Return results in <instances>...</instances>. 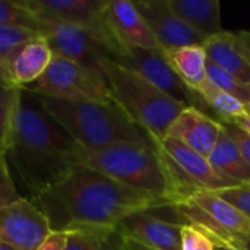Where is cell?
<instances>
[{
	"mask_svg": "<svg viewBox=\"0 0 250 250\" xmlns=\"http://www.w3.org/2000/svg\"><path fill=\"white\" fill-rule=\"evenodd\" d=\"M32 202L48 220L51 231L64 233L81 229L117 230L125 218L138 211L167 208L149 193L83 166H75Z\"/></svg>",
	"mask_w": 250,
	"mask_h": 250,
	"instance_id": "1",
	"label": "cell"
},
{
	"mask_svg": "<svg viewBox=\"0 0 250 250\" xmlns=\"http://www.w3.org/2000/svg\"><path fill=\"white\" fill-rule=\"evenodd\" d=\"M79 148L42 107L37 94L21 88L4 160L29 201L66 177L75 167Z\"/></svg>",
	"mask_w": 250,
	"mask_h": 250,
	"instance_id": "2",
	"label": "cell"
},
{
	"mask_svg": "<svg viewBox=\"0 0 250 250\" xmlns=\"http://www.w3.org/2000/svg\"><path fill=\"white\" fill-rule=\"evenodd\" d=\"M37 97L82 149H100L120 144L157 146L116 101H66L38 94Z\"/></svg>",
	"mask_w": 250,
	"mask_h": 250,
	"instance_id": "3",
	"label": "cell"
},
{
	"mask_svg": "<svg viewBox=\"0 0 250 250\" xmlns=\"http://www.w3.org/2000/svg\"><path fill=\"white\" fill-rule=\"evenodd\" d=\"M73 164L92 168L126 186L146 192L164 207H173L180 201L168 164L157 146L120 144L100 149L79 148Z\"/></svg>",
	"mask_w": 250,
	"mask_h": 250,
	"instance_id": "4",
	"label": "cell"
},
{
	"mask_svg": "<svg viewBox=\"0 0 250 250\" xmlns=\"http://www.w3.org/2000/svg\"><path fill=\"white\" fill-rule=\"evenodd\" d=\"M105 81L116 104L155 144L167 136L173 122L189 107L114 62L107 69Z\"/></svg>",
	"mask_w": 250,
	"mask_h": 250,
	"instance_id": "5",
	"label": "cell"
},
{
	"mask_svg": "<svg viewBox=\"0 0 250 250\" xmlns=\"http://www.w3.org/2000/svg\"><path fill=\"white\" fill-rule=\"evenodd\" d=\"M179 221L207 234L242 245L250 242V218L214 192H195L171 207Z\"/></svg>",
	"mask_w": 250,
	"mask_h": 250,
	"instance_id": "6",
	"label": "cell"
},
{
	"mask_svg": "<svg viewBox=\"0 0 250 250\" xmlns=\"http://www.w3.org/2000/svg\"><path fill=\"white\" fill-rule=\"evenodd\" d=\"M40 19V35L48 42L53 56L67 59L105 79L108 66L113 63L107 48L85 28L44 15Z\"/></svg>",
	"mask_w": 250,
	"mask_h": 250,
	"instance_id": "7",
	"label": "cell"
},
{
	"mask_svg": "<svg viewBox=\"0 0 250 250\" xmlns=\"http://www.w3.org/2000/svg\"><path fill=\"white\" fill-rule=\"evenodd\" d=\"M25 89L66 101H114L104 78L62 57H54L44 75Z\"/></svg>",
	"mask_w": 250,
	"mask_h": 250,
	"instance_id": "8",
	"label": "cell"
},
{
	"mask_svg": "<svg viewBox=\"0 0 250 250\" xmlns=\"http://www.w3.org/2000/svg\"><path fill=\"white\" fill-rule=\"evenodd\" d=\"M157 148L168 164L180 201L195 192L218 193L224 189L239 186L237 183L221 177L212 168L207 157L171 136H166L157 144Z\"/></svg>",
	"mask_w": 250,
	"mask_h": 250,
	"instance_id": "9",
	"label": "cell"
},
{
	"mask_svg": "<svg viewBox=\"0 0 250 250\" xmlns=\"http://www.w3.org/2000/svg\"><path fill=\"white\" fill-rule=\"evenodd\" d=\"M35 15L50 16L85 28L107 48L114 62L120 47L114 41L107 22L105 7L108 0H22Z\"/></svg>",
	"mask_w": 250,
	"mask_h": 250,
	"instance_id": "10",
	"label": "cell"
},
{
	"mask_svg": "<svg viewBox=\"0 0 250 250\" xmlns=\"http://www.w3.org/2000/svg\"><path fill=\"white\" fill-rule=\"evenodd\" d=\"M51 233L48 220L28 198L0 208V243L3 245L15 250H38Z\"/></svg>",
	"mask_w": 250,
	"mask_h": 250,
	"instance_id": "11",
	"label": "cell"
},
{
	"mask_svg": "<svg viewBox=\"0 0 250 250\" xmlns=\"http://www.w3.org/2000/svg\"><path fill=\"white\" fill-rule=\"evenodd\" d=\"M114 63L138 73L177 101H182L189 107H198V97L176 75L164 51L122 48L116 54Z\"/></svg>",
	"mask_w": 250,
	"mask_h": 250,
	"instance_id": "12",
	"label": "cell"
},
{
	"mask_svg": "<svg viewBox=\"0 0 250 250\" xmlns=\"http://www.w3.org/2000/svg\"><path fill=\"white\" fill-rule=\"evenodd\" d=\"M135 4L163 51L204 44L205 40L170 7L167 0H138Z\"/></svg>",
	"mask_w": 250,
	"mask_h": 250,
	"instance_id": "13",
	"label": "cell"
},
{
	"mask_svg": "<svg viewBox=\"0 0 250 250\" xmlns=\"http://www.w3.org/2000/svg\"><path fill=\"white\" fill-rule=\"evenodd\" d=\"M152 211L144 209L129 215L116 231L152 250H182V223L161 218Z\"/></svg>",
	"mask_w": 250,
	"mask_h": 250,
	"instance_id": "14",
	"label": "cell"
},
{
	"mask_svg": "<svg viewBox=\"0 0 250 250\" xmlns=\"http://www.w3.org/2000/svg\"><path fill=\"white\" fill-rule=\"evenodd\" d=\"M105 22L120 50L144 48L151 51H163L135 1H108L105 7Z\"/></svg>",
	"mask_w": 250,
	"mask_h": 250,
	"instance_id": "15",
	"label": "cell"
},
{
	"mask_svg": "<svg viewBox=\"0 0 250 250\" xmlns=\"http://www.w3.org/2000/svg\"><path fill=\"white\" fill-rule=\"evenodd\" d=\"M221 132V123L209 117L199 107H186L173 122L167 136H171L186 146L208 158Z\"/></svg>",
	"mask_w": 250,
	"mask_h": 250,
	"instance_id": "16",
	"label": "cell"
},
{
	"mask_svg": "<svg viewBox=\"0 0 250 250\" xmlns=\"http://www.w3.org/2000/svg\"><path fill=\"white\" fill-rule=\"evenodd\" d=\"M53 59L48 42L38 35L16 50L7 63V72L16 88H28L44 75Z\"/></svg>",
	"mask_w": 250,
	"mask_h": 250,
	"instance_id": "17",
	"label": "cell"
},
{
	"mask_svg": "<svg viewBox=\"0 0 250 250\" xmlns=\"http://www.w3.org/2000/svg\"><path fill=\"white\" fill-rule=\"evenodd\" d=\"M170 7L204 40L223 32L218 0H167Z\"/></svg>",
	"mask_w": 250,
	"mask_h": 250,
	"instance_id": "18",
	"label": "cell"
},
{
	"mask_svg": "<svg viewBox=\"0 0 250 250\" xmlns=\"http://www.w3.org/2000/svg\"><path fill=\"white\" fill-rule=\"evenodd\" d=\"M202 47L209 62L250 85V63L240 51L234 32L223 31L215 34L207 38Z\"/></svg>",
	"mask_w": 250,
	"mask_h": 250,
	"instance_id": "19",
	"label": "cell"
},
{
	"mask_svg": "<svg viewBox=\"0 0 250 250\" xmlns=\"http://www.w3.org/2000/svg\"><path fill=\"white\" fill-rule=\"evenodd\" d=\"M208 161L212 168L224 179L237 185H250V167L237 144L226 132L221 125L218 141L208 155Z\"/></svg>",
	"mask_w": 250,
	"mask_h": 250,
	"instance_id": "20",
	"label": "cell"
},
{
	"mask_svg": "<svg viewBox=\"0 0 250 250\" xmlns=\"http://www.w3.org/2000/svg\"><path fill=\"white\" fill-rule=\"evenodd\" d=\"M168 63L182 82L196 95L207 78L208 57L202 45H186L164 51Z\"/></svg>",
	"mask_w": 250,
	"mask_h": 250,
	"instance_id": "21",
	"label": "cell"
},
{
	"mask_svg": "<svg viewBox=\"0 0 250 250\" xmlns=\"http://www.w3.org/2000/svg\"><path fill=\"white\" fill-rule=\"evenodd\" d=\"M196 97L198 104H207L217 116L220 123H236L249 113V107L246 104H243L236 97L218 89L209 81L204 83Z\"/></svg>",
	"mask_w": 250,
	"mask_h": 250,
	"instance_id": "22",
	"label": "cell"
},
{
	"mask_svg": "<svg viewBox=\"0 0 250 250\" xmlns=\"http://www.w3.org/2000/svg\"><path fill=\"white\" fill-rule=\"evenodd\" d=\"M64 250H122V237L116 230H72L66 233Z\"/></svg>",
	"mask_w": 250,
	"mask_h": 250,
	"instance_id": "23",
	"label": "cell"
},
{
	"mask_svg": "<svg viewBox=\"0 0 250 250\" xmlns=\"http://www.w3.org/2000/svg\"><path fill=\"white\" fill-rule=\"evenodd\" d=\"M0 26L19 28L40 34L41 23L22 0H0Z\"/></svg>",
	"mask_w": 250,
	"mask_h": 250,
	"instance_id": "24",
	"label": "cell"
},
{
	"mask_svg": "<svg viewBox=\"0 0 250 250\" xmlns=\"http://www.w3.org/2000/svg\"><path fill=\"white\" fill-rule=\"evenodd\" d=\"M207 78L218 89L236 97L237 100H240L248 107L250 105V85L243 82L242 79H239L236 75L221 69L220 66H217L215 63L208 60V63H207Z\"/></svg>",
	"mask_w": 250,
	"mask_h": 250,
	"instance_id": "25",
	"label": "cell"
},
{
	"mask_svg": "<svg viewBox=\"0 0 250 250\" xmlns=\"http://www.w3.org/2000/svg\"><path fill=\"white\" fill-rule=\"evenodd\" d=\"M19 89L0 86V157H4L9 145Z\"/></svg>",
	"mask_w": 250,
	"mask_h": 250,
	"instance_id": "26",
	"label": "cell"
},
{
	"mask_svg": "<svg viewBox=\"0 0 250 250\" xmlns=\"http://www.w3.org/2000/svg\"><path fill=\"white\" fill-rule=\"evenodd\" d=\"M32 31L19 29V28H9L0 26V64L7 69V63L10 57L16 53V50L23 45L26 41L38 37Z\"/></svg>",
	"mask_w": 250,
	"mask_h": 250,
	"instance_id": "27",
	"label": "cell"
},
{
	"mask_svg": "<svg viewBox=\"0 0 250 250\" xmlns=\"http://www.w3.org/2000/svg\"><path fill=\"white\" fill-rule=\"evenodd\" d=\"M182 250H214V243L199 227L182 223Z\"/></svg>",
	"mask_w": 250,
	"mask_h": 250,
	"instance_id": "28",
	"label": "cell"
},
{
	"mask_svg": "<svg viewBox=\"0 0 250 250\" xmlns=\"http://www.w3.org/2000/svg\"><path fill=\"white\" fill-rule=\"evenodd\" d=\"M22 196L18 193L15 179L10 174V170L7 167V163L4 157H0V208L6 207Z\"/></svg>",
	"mask_w": 250,
	"mask_h": 250,
	"instance_id": "29",
	"label": "cell"
},
{
	"mask_svg": "<svg viewBox=\"0 0 250 250\" xmlns=\"http://www.w3.org/2000/svg\"><path fill=\"white\" fill-rule=\"evenodd\" d=\"M218 195L237 207L246 217L250 218V185H239L236 188L224 189Z\"/></svg>",
	"mask_w": 250,
	"mask_h": 250,
	"instance_id": "30",
	"label": "cell"
},
{
	"mask_svg": "<svg viewBox=\"0 0 250 250\" xmlns=\"http://www.w3.org/2000/svg\"><path fill=\"white\" fill-rule=\"evenodd\" d=\"M221 125L226 129V132L233 138V141L237 144L240 152L243 154L246 163L250 167V135H248L245 130H242L239 126H236L233 123H221Z\"/></svg>",
	"mask_w": 250,
	"mask_h": 250,
	"instance_id": "31",
	"label": "cell"
},
{
	"mask_svg": "<svg viewBox=\"0 0 250 250\" xmlns=\"http://www.w3.org/2000/svg\"><path fill=\"white\" fill-rule=\"evenodd\" d=\"M66 245V233L64 231H53L48 239L38 248V250H64Z\"/></svg>",
	"mask_w": 250,
	"mask_h": 250,
	"instance_id": "32",
	"label": "cell"
},
{
	"mask_svg": "<svg viewBox=\"0 0 250 250\" xmlns=\"http://www.w3.org/2000/svg\"><path fill=\"white\" fill-rule=\"evenodd\" d=\"M234 34H236V40H237V45L240 51L250 63V31H239Z\"/></svg>",
	"mask_w": 250,
	"mask_h": 250,
	"instance_id": "33",
	"label": "cell"
},
{
	"mask_svg": "<svg viewBox=\"0 0 250 250\" xmlns=\"http://www.w3.org/2000/svg\"><path fill=\"white\" fill-rule=\"evenodd\" d=\"M214 243V250H243L242 248H239L237 245L231 243V242H227V240H223V239H218L215 236H211L208 234Z\"/></svg>",
	"mask_w": 250,
	"mask_h": 250,
	"instance_id": "34",
	"label": "cell"
},
{
	"mask_svg": "<svg viewBox=\"0 0 250 250\" xmlns=\"http://www.w3.org/2000/svg\"><path fill=\"white\" fill-rule=\"evenodd\" d=\"M122 237V236H120ZM122 250H152L135 240H130V239H125L122 237Z\"/></svg>",
	"mask_w": 250,
	"mask_h": 250,
	"instance_id": "35",
	"label": "cell"
},
{
	"mask_svg": "<svg viewBox=\"0 0 250 250\" xmlns=\"http://www.w3.org/2000/svg\"><path fill=\"white\" fill-rule=\"evenodd\" d=\"M0 86H4V88H16L15 83L12 82V78L7 72V69L4 66L0 64Z\"/></svg>",
	"mask_w": 250,
	"mask_h": 250,
	"instance_id": "36",
	"label": "cell"
},
{
	"mask_svg": "<svg viewBox=\"0 0 250 250\" xmlns=\"http://www.w3.org/2000/svg\"><path fill=\"white\" fill-rule=\"evenodd\" d=\"M233 125L239 126L242 130H245L248 135H250V110H249V113H248L243 119H240L239 122H236V123H233Z\"/></svg>",
	"mask_w": 250,
	"mask_h": 250,
	"instance_id": "37",
	"label": "cell"
},
{
	"mask_svg": "<svg viewBox=\"0 0 250 250\" xmlns=\"http://www.w3.org/2000/svg\"><path fill=\"white\" fill-rule=\"evenodd\" d=\"M236 245V243H234ZM239 248H242L243 250H250V242H248V243H242V245H237Z\"/></svg>",
	"mask_w": 250,
	"mask_h": 250,
	"instance_id": "38",
	"label": "cell"
},
{
	"mask_svg": "<svg viewBox=\"0 0 250 250\" xmlns=\"http://www.w3.org/2000/svg\"><path fill=\"white\" fill-rule=\"evenodd\" d=\"M0 250H15V249H13V248H10V246H7V245L0 243Z\"/></svg>",
	"mask_w": 250,
	"mask_h": 250,
	"instance_id": "39",
	"label": "cell"
},
{
	"mask_svg": "<svg viewBox=\"0 0 250 250\" xmlns=\"http://www.w3.org/2000/svg\"><path fill=\"white\" fill-rule=\"evenodd\" d=\"M249 110H250V105H249Z\"/></svg>",
	"mask_w": 250,
	"mask_h": 250,
	"instance_id": "40",
	"label": "cell"
}]
</instances>
